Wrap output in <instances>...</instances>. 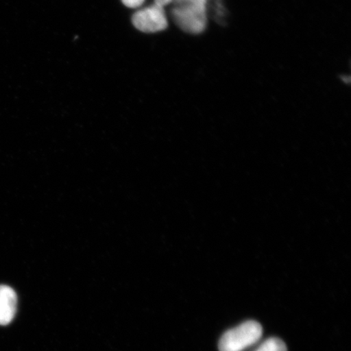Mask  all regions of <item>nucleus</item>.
Wrapping results in <instances>:
<instances>
[{
  "instance_id": "f257e3e1",
  "label": "nucleus",
  "mask_w": 351,
  "mask_h": 351,
  "mask_svg": "<svg viewBox=\"0 0 351 351\" xmlns=\"http://www.w3.org/2000/svg\"><path fill=\"white\" fill-rule=\"evenodd\" d=\"M173 20L183 32L192 34L204 32L208 25V0H175Z\"/></svg>"
},
{
  "instance_id": "f03ea898",
  "label": "nucleus",
  "mask_w": 351,
  "mask_h": 351,
  "mask_svg": "<svg viewBox=\"0 0 351 351\" xmlns=\"http://www.w3.org/2000/svg\"><path fill=\"white\" fill-rule=\"evenodd\" d=\"M263 328L261 324L253 320L244 322L230 329L219 342V351H243L261 340Z\"/></svg>"
},
{
  "instance_id": "7ed1b4c3",
  "label": "nucleus",
  "mask_w": 351,
  "mask_h": 351,
  "mask_svg": "<svg viewBox=\"0 0 351 351\" xmlns=\"http://www.w3.org/2000/svg\"><path fill=\"white\" fill-rule=\"evenodd\" d=\"M132 22L136 29L145 33L163 32L168 27L165 8L156 3L135 12Z\"/></svg>"
},
{
  "instance_id": "20e7f679",
  "label": "nucleus",
  "mask_w": 351,
  "mask_h": 351,
  "mask_svg": "<svg viewBox=\"0 0 351 351\" xmlns=\"http://www.w3.org/2000/svg\"><path fill=\"white\" fill-rule=\"evenodd\" d=\"M17 296L14 289L0 285V326H7L15 317Z\"/></svg>"
},
{
  "instance_id": "39448f33",
  "label": "nucleus",
  "mask_w": 351,
  "mask_h": 351,
  "mask_svg": "<svg viewBox=\"0 0 351 351\" xmlns=\"http://www.w3.org/2000/svg\"><path fill=\"white\" fill-rule=\"evenodd\" d=\"M254 351H287V348L282 340L276 339V337H271V339L263 341Z\"/></svg>"
},
{
  "instance_id": "423d86ee",
  "label": "nucleus",
  "mask_w": 351,
  "mask_h": 351,
  "mask_svg": "<svg viewBox=\"0 0 351 351\" xmlns=\"http://www.w3.org/2000/svg\"><path fill=\"white\" fill-rule=\"evenodd\" d=\"M121 1L126 7L137 8L143 5L145 0H121Z\"/></svg>"
},
{
  "instance_id": "0eeeda50",
  "label": "nucleus",
  "mask_w": 351,
  "mask_h": 351,
  "mask_svg": "<svg viewBox=\"0 0 351 351\" xmlns=\"http://www.w3.org/2000/svg\"><path fill=\"white\" fill-rule=\"evenodd\" d=\"M175 0H155V3L157 5L165 8L167 5H169L170 3H173Z\"/></svg>"
}]
</instances>
